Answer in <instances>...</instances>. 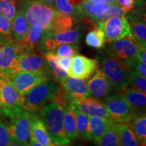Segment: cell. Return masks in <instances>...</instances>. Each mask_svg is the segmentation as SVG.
<instances>
[{
  "label": "cell",
  "mask_w": 146,
  "mask_h": 146,
  "mask_svg": "<svg viewBox=\"0 0 146 146\" xmlns=\"http://www.w3.org/2000/svg\"><path fill=\"white\" fill-rule=\"evenodd\" d=\"M51 139L56 145L67 146L70 141L66 136L63 125L62 107L56 102H50L38 112Z\"/></svg>",
  "instance_id": "obj_1"
},
{
  "label": "cell",
  "mask_w": 146,
  "mask_h": 146,
  "mask_svg": "<svg viewBox=\"0 0 146 146\" xmlns=\"http://www.w3.org/2000/svg\"><path fill=\"white\" fill-rule=\"evenodd\" d=\"M6 118L5 125L12 140L23 146H28L31 137L30 112L24 107L2 111Z\"/></svg>",
  "instance_id": "obj_2"
},
{
  "label": "cell",
  "mask_w": 146,
  "mask_h": 146,
  "mask_svg": "<svg viewBox=\"0 0 146 146\" xmlns=\"http://www.w3.org/2000/svg\"><path fill=\"white\" fill-rule=\"evenodd\" d=\"M96 59L98 61V69L105 74L117 91L121 93L127 88L130 75L127 65L106 53L98 55Z\"/></svg>",
  "instance_id": "obj_3"
},
{
  "label": "cell",
  "mask_w": 146,
  "mask_h": 146,
  "mask_svg": "<svg viewBox=\"0 0 146 146\" xmlns=\"http://www.w3.org/2000/svg\"><path fill=\"white\" fill-rule=\"evenodd\" d=\"M20 10L29 26L39 25L45 31H50L51 23L56 10L52 5L38 1H21Z\"/></svg>",
  "instance_id": "obj_4"
},
{
  "label": "cell",
  "mask_w": 146,
  "mask_h": 146,
  "mask_svg": "<svg viewBox=\"0 0 146 146\" xmlns=\"http://www.w3.org/2000/svg\"><path fill=\"white\" fill-rule=\"evenodd\" d=\"M59 87L58 83L52 79L36 85L25 96L24 108L29 112H38L54 100Z\"/></svg>",
  "instance_id": "obj_5"
},
{
  "label": "cell",
  "mask_w": 146,
  "mask_h": 146,
  "mask_svg": "<svg viewBox=\"0 0 146 146\" xmlns=\"http://www.w3.org/2000/svg\"><path fill=\"white\" fill-rule=\"evenodd\" d=\"M23 53L25 51L21 43L12 39L0 41V78H8Z\"/></svg>",
  "instance_id": "obj_6"
},
{
  "label": "cell",
  "mask_w": 146,
  "mask_h": 146,
  "mask_svg": "<svg viewBox=\"0 0 146 146\" xmlns=\"http://www.w3.org/2000/svg\"><path fill=\"white\" fill-rule=\"evenodd\" d=\"M109 114V119L114 124L130 125L134 117V111L123 95L112 94L104 100Z\"/></svg>",
  "instance_id": "obj_7"
},
{
  "label": "cell",
  "mask_w": 146,
  "mask_h": 146,
  "mask_svg": "<svg viewBox=\"0 0 146 146\" xmlns=\"http://www.w3.org/2000/svg\"><path fill=\"white\" fill-rule=\"evenodd\" d=\"M139 48L133 38H123L109 43L106 53L130 67L137 60L136 54Z\"/></svg>",
  "instance_id": "obj_8"
},
{
  "label": "cell",
  "mask_w": 146,
  "mask_h": 146,
  "mask_svg": "<svg viewBox=\"0 0 146 146\" xmlns=\"http://www.w3.org/2000/svg\"><path fill=\"white\" fill-rule=\"evenodd\" d=\"M97 28L104 33L108 43L123 38H133L131 26L125 16H115L108 18L106 21L97 22Z\"/></svg>",
  "instance_id": "obj_9"
},
{
  "label": "cell",
  "mask_w": 146,
  "mask_h": 146,
  "mask_svg": "<svg viewBox=\"0 0 146 146\" xmlns=\"http://www.w3.org/2000/svg\"><path fill=\"white\" fill-rule=\"evenodd\" d=\"M8 78L16 89L25 96L36 85L51 79V75L40 71H21L12 74Z\"/></svg>",
  "instance_id": "obj_10"
},
{
  "label": "cell",
  "mask_w": 146,
  "mask_h": 146,
  "mask_svg": "<svg viewBox=\"0 0 146 146\" xmlns=\"http://www.w3.org/2000/svg\"><path fill=\"white\" fill-rule=\"evenodd\" d=\"M21 71H40L47 72L51 75L44 56L35 50L25 52L20 56L13 73Z\"/></svg>",
  "instance_id": "obj_11"
},
{
  "label": "cell",
  "mask_w": 146,
  "mask_h": 146,
  "mask_svg": "<svg viewBox=\"0 0 146 146\" xmlns=\"http://www.w3.org/2000/svg\"><path fill=\"white\" fill-rule=\"evenodd\" d=\"M0 102L2 111L24 107L25 96L16 89L9 78H0Z\"/></svg>",
  "instance_id": "obj_12"
},
{
  "label": "cell",
  "mask_w": 146,
  "mask_h": 146,
  "mask_svg": "<svg viewBox=\"0 0 146 146\" xmlns=\"http://www.w3.org/2000/svg\"><path fill=\"white\" fill-rule=\"evenodd\" d=\"M98 69V61L83 56L76 54L72 57V61L67 76L69 77L86 80Z\"/></svg>",
  "instance_id": "obj_13"
},
{
  "label": "cell",
  "mask_w": 146,
  "mask_h": 146,
  "mask_svg": "<svg viewBox=\"0 0 146 146\" xmlns=\"http://www.w3.org/2000/svg\"><path fill=\"white\" fill-rule=\"evenodd\" d=\"M87 84L89 96L100 100L106 99L107 97L112 95L114 91L117 90L99 69L95 72L92 77L87 82Z\"/></svg>",
  "instance_id": "obj_14"
},
{
  "label": "cell",
  "mask_w": 146,
  "mask_h": 146,
  "mask_svg": "<svg viewBox=\"0 0 146 146\" xmlns=\"http://www.w3.org/2000/svg\"><path fill=\"white\" fill-rule=\"evenodd\" d=\"M127 15V20L133 33V39L140 47L146 48L145 12L143 8L131 11Z\"/></svg>",
  "instance_id": "obj_15"
},
{
  "label": "cell",
  "mask_w": 146,
  "mask_h": 146,
  "mask_svg": "<svg viewBox=\"0 0 146 146\" xmlns=\"http://www.w3.org/2000/svg\"><path fill=\"white\" fill-rule=\"evenodd\" d=\"M64 93L71 103L85 99L89 96L85 80L68 77L60 83Z\"/></svg>",
  "instance_id": "obj_16"
},
{
  "label": "cell",
  "mask_w": 146,
  "mask_h": 146,
  "mask_svg": "<svg viewBox=\"0 0 146 146\" xmlns=\"http://www.w3.org/2000/svg\"><path fill=\"white\" fill-rule=\"evenodd\" d=\"M72 104L87 116H100L109 118V114L103 102L93 97L73 102Z\"/></svg>",
  "instance_id": "obj_17"
},
{
  "label": "cell",
  "mask_w": 146,
  "mask_h": 146,
  "mask_svg": "<svg viewBox=\"0 0 146 146\" xmlns=\"http://www.w3.org/2000/svg\"><path fill=\"white\" fill-rule=\"evenodd\" d=\"M31 137L43 146H56L51 139L44 124L36 112H30Z\"/></svg>",
  "instance_id": "obj_18"
},
{
  "label": "cell",
  "mask_w": 146,
  "mask_h": 146,
  "mask_svg": "<svg viewBox=\"0 0 146 146\" xmlns=\"http://www.w3.org/2000/svg\"><path fill=\"white\" fill-rule=\"evenodd\" d=\"M114 123L109 118L100 116H89L87 140L94 141L97 143L109 127Z\"/></svg>",
  "instance_id": "obj_19"
},
{
  "label": "cell",
  "mask_w": 146,
  "mask_h": 146,
  "mask_svg": "<svg viewBox=\"0 0 146 146\" xmlns=\"http://www.w3.org/2000/svg\"><path fill=\"white\" fill-rule=\"evenodd\" d=\"M63 125L64 133L66 137L70 141H74L78 137L76 129V116L73 110V106L71 103H67L63 105Z\"/></svg>",
  "instance_id": "obj_20"
},
{
  "label": "cell",
  "mask_w": 146,
  "mask_h": 146,
  "mask_svg": "<svg viewBox=\"0 0 146 146\" xmlns=\"http://www.w3.org/2000/svg\"><path fill=\"white\" fill-rule=\"evenodd\" d=\"M121 95L125 97L135 114L145 113L146 94L145 93L137 91L130 87H127L121 92Z\"/></svg>",
  "instance_id": "obj_21"
},
{
  "label": "cell",
  "mask_w": 146,
  "mask_h": 146,
  "mask_svg": "<svg viewBox=\"0 0 146 146\" xmlns=\"http://www.w3.org/2000/svg\"><path fill=\"white\" fill-rule=\"evenodd\" d=\"M45 31L39 25L29 26L26 35L21 42L25 52L35 50Z\"/></svg>",
  "instance_id": "obj_22"
},
{
  "label": "cell",
  "mask_w": 146,
  "mask_h": 146,
  "mask_svg": "<svg viewBox=\"0 0 146 146\" xmlns=\"http://www.w3.org/2000/svg\"><path fill=\"white\" fill-rule=\"evenodd\" d=\"M29 25L24 14L20 10H17L12 21L11 25V38L16 42L21 43L26 35Z\"/></svg>",
  "instance_id": "obj_23"
},
{
  "label": "cell",
  "mask_w": 146,
  "mask_h": 146,
  "mask_svg": "<svg viewBox=\"0 0 146 146\" xmlns=\"http://www.w3.org/2000/svg\"><path fill=\"white\" fill-rule=\"evenodd\" d=\"M114 127L118 134L119 144L122 146H143L130 125L114 124Z\"/></svg>",
  "instance_id": "obj_24"
},
{
  "label": "cell",
  "mask_w": 146,
  "mask_h": 146,
  "mask_svg": "<svg viewBox=\"0 0 146 146\" xmlns=\"http://www.w3.org/2000/svg\"><path fill=\"white\" fill-rule=\"evenodd\" d=\"M76 23L74 16L67 15L56 11L51 23L50 31L53 33H61L70 30Z\"/></svg>",
  "instance_id": "obj_25"
},
{
  "label": "cell",
  "mask_w": 146,
  "mask_h": 146,
  "mask_svg": "<svg viewBox=\"0 0 146 146\" xmlns=\"http://www.w3.org/2000/svg\"><path fill=\"white\" fill-rule=\"evenodd\" d=\"M46 60L49 68H50L51 76L54 81L58 83H62L67 78V73L60 68L58 64V56L54 52H47L43 54Z\"/></svg>",
  "instance_id": "obj_26"
},
{
  "label": "cell",
  "mask_w": 146,
  "mask_h": 146,
  "mask_svg": "<svg viewBox=\"0 0 146 146\" xmlns=\"http://www.w3.org/2000/svg\"><path fill=\"white\" fill-rule=\"evenodd\" d=\"M52 36L55 41L58 45L63 43H72V44H78L81 41L82 37V33L78 28L61 33H53Z\"/></svg>",
  "instance_id": "obj_27"
},
{
  "label": "cell",
  "mask_w": 146,
  "mask_h": 146,
  "mask_svg": "<svg viewBox=\"0 0 146 146\" xmlns=\"http://www.w3.org/2000/svg\"><path fill=\"white\" fill-rule=\"evenodd\" d=\"M131 127L139 141L143 146L146 143V116L145 113L135 114L131 123Z\"/></svg>",
  "instance_id": "obj_28"
},
{
  "label": "cell",
  "mask_w": 146,
  "mask_h": 146,
  "mask_svg": "<svg viewBox=\"0 0 146 146\" xmlns=\"http://www.w3.org/2000/svg\"><path fill=\"white\" fill-rule=\"evenodd\" d=\"M85 43L87 46L97 50L103 48L106 43L104 33L98 28L92 29L85 36Z\"/></svg>",
  "instance_id": "obj_29"
},
{
  "label": "cell",
  "mask_w": 146,
  "mask_h": 146,
  "mask_svg": "<svg viewBox=\"0 0 146 146\" xmlns=\"http://www.w3.org/2000/svg\"><path fill=\"white\" fill-rule=\"evenodd\" d=\"M110 5L104 1L96 2L91 9L89 17L91 18L96 23L106 21L108 18H109L108 10Z\"/></svg>",
  "instance_id": "obj_30"
},
{
  "label": "cell",
  "mask_w": 146,
  "mask_h": 146,
  "mask_svg": "<svg viewBox=\"0 0 146 146\" xmlns=\"http://www.w3.org/2000/svg\"><path fill=\"white\" fill-rule=\"evenodd\" d=\"M73 110L76 116L78 136H79L83 139H87L89 126V116L83 114L74 106L73 107Z\"/></svg>",
  "instance_id": "obj_31"
},
{
  "label": "cell",
  "mask_w": 146,
  "mask_h": 146,
  "mask_svg": "<svg viewBox=\"0 0 146 146\" xmlns=\"http://www.w3.org/2000/svg\"><path fill=\"white\" fill-rule=\"evenodd\" d=\"M119 143L118 134L114 125L108 129L100 139L97 142V146H116Z\"/></svg>",
  "instance_id": "obj_32"
},
{
  "label": "cell",
  "mask_w": 146,
  "mask_h": 146,
  "mask_svg": "<svg viewBox=\"0 0 146 146\" xmlns=\"http://www.w3.org/2000/svg\"><path fill=\"white\" fill-rule=\"evenodd\" d=\"M17 10L16 0H0V14L11 21L13 20Z\"/></svg>",
  "instance_id": "obj_33"
},
{
  "label": "cell",
  "mask_w": 146,
  "mask_h": 146,
  "mask_svg": "<svg viewBox=\"0 0 146 146\" xmlns=\"http://www.w3.org/2000/svg\"><path fill=\"white\" fill-rule=\"evenodd\" d=\"M79 47L78 44L72 43H63L56 47L54 53L58 57H70L72 58L78 54Z\"/></svg>",
  "instance_id": "obj_34"
},
{
  "label": "cell",
  "mask_w": 146,
  "mask_h": 146,
  "mask_svg": "<svg viewBox=\"0 0 146 146\" xmlns=\"http://www.w3.org/2000/svg\"><path fill=\"white\" fill-rule=\"evenodd\" d=\"M127 87H130L137 91L146 92V77L145 76L130 74L128 78Z\"/></svg>",
  "instance_id": "obj_35"
},
{
  "label": "cell",
  "mask_w": 146,
  "mask_h": 146,
  "mask_svg": "<svg viewBox=\"0 0 146 146\" xmlns=\"http://www.w3.org/2000/svg\"><path fill=\"white\" fill-rule=\"evenodd\" d=\"M52 6L58 12L74 16L75 13V7L70 4L68 0H55Z\"/></svg>",
  "instance_id": "obj_36"
},
{
  "label": "cell",
  "mask_w": 146,
  "mask_h": 146,
  "mask_svg": "<svg viewBox=\"0 0 146 146\" xmlns=\"http://www.w3.org/2000/svg\"><path fill=\"white\" fill-rule=\"evenodd\" d=\"M12 21L8 18L0 14V41L11 38Z\"/></svg>",
  "instance_id": "obj_37"
},
{
  "label": "cell",
  "mask_w": 146,
  "mask_h": 146,
  "mask_svg": "<svg viewBox=\"0 0 146 146\" xmlns=\"http://www.w3.org/2000/svg\"><path fill=\"white\" fill-rule=\"evenodd\" d=\"M12 141L5 122L0 118V146H8Z\"/></svg>",
  "instance_id": "obj_38"
},
{
  "label": "cell",
  "mask_w": 146,
  "mask_h": 146,
  "mask_svg": "<svg viewBox=\"0 0 146 146\" xmlns=\"http://www.w3.org/2000/svg\"><path fill=\"white\" fill-rule=\"evenodd\" d=\"M129 72H130V74L145 76L146 64L145 63H142L137 60L135 62L129 67Z\"/></svg>",
  "instance_id": "obj_39"
},
{
  "label": "cell",
  "mask_w": 146,
  "mask_h": 146,
  "mask_svg": "<svg viewBox=\"0 0 146 146\" xmlns=\"http://www.w3.org/2000/svg\"><path fill=\"white\" fill-rule=\"evenodd\" d=\"M126 12L123 10V8L117 3L110 5V8L108 10V16L109 18L111 17H120V16H125L126 15Z\"/></svg>",
  "instance_id": "obj_40"
},
{
  "label": "cell",
  "mask_w": 146,
  "mask_h": 146,
  "mask_svg": "<svg viewBox=\"0 0 146 146\" xmlns=\"http://www.w3.org/2000/svg\"><path fill=\"white\" fill-rule=\"evenodd\" d=\"M116 3L123 8L126 13H129L135 7V0H116Z\"/></svg>",
  "instance_id": "obj_41"
},
{
  "label": "cell",
  "mask_w": 146,
  "mask_h": 146,
  "mask_svg": "<svg viewBox=\"0 0 146 146\" xmlns=\"http://www.w3.org/2000/svg\"><path fill=\"white\" fill-rule=\"evenodd\" d=\"M72 58L70 57H58V64L60 68L64 70L66 72H68L70 67Z\"/></svg>",
  "instance_id": "obj_42"
},
{
  "label": "cell",
  "mask_w": 146,
  "mask_h": 146,
  "mask_svg": "<svg viewBox=\"0 0 146 146\" xmlns=\"http://www.w3.org/2000/svg\"><path fill=\"white\" fill-rule=\"evenodd\" d=\"M136 58L138 61L146 64V48L140 47L136 54Z\"/></svg>",
  "instance_id": "obj_43"
},
{
  "label": "cell",
  "mask_w": 146,
  "mask_h": 146,
  "mask_svg": "<svg viewBox=\"0 0 146 146\" xmlns=\"http://www.w3.org/2000/svg\"><path fill=\"white\" fill-rule=\"evenodd\" d=\"M146 0H135V4L137 8H145Z\"/></svg>",
  "instance_id": "obj_44"
},
{
  "label": "cell",
  "mask_w": 146,
  "mask_h": 146,
  "mask_svg": "<svg viewBox=\"0 0 146 146\" xmlns=\"http://www.w3.org/2000/svg\"><path fill=\"white\" fill-rule=\"evenodd\" d=\"M68 1L70 3V4L72 5L73 7H76L80 4H81L84 0H68Z\"/></svg>",
  "instance_id": "obj_45"
},
{
  "label": "cell",
  "mask_w": 146,
  "mask_h": 146,
  "mask_svg": "<svg viewBox=\"0 0 146 146\" xmlns=\"http://www.w3.org/2000/svg\"><path fill=\"white\" fill-rule=\"evenodd\" d=\"M28 146H43L41 144H40L39 142H37L36 140H35L33 137H31V141L29 142Z\"/></svg>",
  "instance_id": "obj_46"
},
{
  "label": "cell",
  "mask_w": 146,
  "mask_h": 146,
  "mask_svg": "<svg viewBox=\"0 0 146 146\" xmlns=\"http://www.w3.org/2000/svg\"><path fill=\"white\" fill-rule=\"evenodd\" d=\"M21 1H29V0H21ZM31 1H41V2L47 3V4L53 5L55 0H31Z\"/></svg>",
  "instance_id": "obj_47"
},
{
  "label": "cell",
  "mask_w": 146,
  "mask_h": 146,
  "mask_svg": "<svg viewBox=\"0 0 146 146\" xmlns=\"http://www.w3.org/2000/svg\"><path fill=\"white\" fill-rule=\"evenodd\" d=\"M8 146H23V145H21V144L18 143L17 142H16V141H13V140H12V141H11V142L10 143V144H9Z\"/></svg>",
  "instance_id": "obj_48"
},
{
  "label": "cell",
  "mask_w": 146,
  "mask_h": 146,
  "mask_svg": "<svg viewBox=\"0 0 146 146\" xmlns=\"http://www.w3.org/2000/svg\"><path fill=\"white\" fill-rule=\"evenodd\" d=\"M105 2H106L110 5H112L116 3V0H104Z\"/></svg>",
  "instance_id": "obj_49"
},
{
  "label": "cell",
  "mask_w": 146,
  "mask_h": 146,
  "mask_svg": "<svg viewBox=\"0 0 146 146\" xmlns=\"http://www.w3.org/2000/svg\"><path fill=\"white\" fill-rule=\"evenodd\" d=\"M2 115V108H1V102H0V117Z\"/></svg>",
  "instance_id": "obj_50"
},
{
  "label": "cell",
  "mask_w": 146,
  "mask_h": 146,
  "mask_svg": "<svg viewBox=\"0 0 146 146\" xmlns=\"http://www.w3.org/2000/svg\"><path fill=\"white\" fill-rule=\"evenodd\" d=\"M116 146H122V145H120V144H119V143H118V145H116Z\"/></svg>",
  "instance_id": "obj_51"
},
{
  "label": "cell",
  "mask_w": 146,
  "mask_h": 146,
  "mask_svg": "<svg viewBox=\"0 0 146 146\" xmlns=\"http://www.w3.org/2000/svg\"><path fill=\"white\" fill-rule=\"evenodd\" d=\"M16 1H21V0H16Z\"/></svg>",
  "instance_id": "obj_52"
},
{
  "label": "cell",
  "mask_w": 146,
  "mask_h": 146,
  "mask_svg": "<svg viewBox=\"0 0 146 146\" xmlns=\"http://www.w3.org/2000/svg\"><path fill=\"white\" fill-rule=\"evenodd\" d=\"M67 146H70V145H67Z\"/></svg>",
  "instance_id": "obj_53"
},
{
  "label": "cell",
  "mask_w": 146,
  "mask_h": 146,
  "mask_svg": "<svg viewBox=\"0 0 146 146\" xmlns=\"http://www.w3.org/2000/svg\"><path fill=\"white\" fill-rule=\"evenodd\" d=\"M56 146H59V145H56Z\"/></svg>",
  "instance_id": "obj_54"
}]
</instances>
